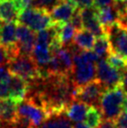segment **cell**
<instances>
[{"label":"cell","instance_id":"27","mask_svg":"<svg viewBox=\"0 0 127 128\" xmlns=\"http://www.w3.org/2000/svg\"><path fill=\"white\" fill-rule=\"evenodd\" d=\"M114 122L116 128H127V111L122 110Z\"/></svg>","mask_w":127,"mask_h":128},{"label":"cell","instance_id":"24","mask_svg":"<svg viewBox=\"0 0 127 128\" xmlns=\"http://www.w3.org/2000/svg\"><path fill=\"white\" fill-rule=\"evenodd\" d=\"M86 124L92 128H97L102 122V114L94 106H90L85 118Z\"/></svg>","mask_w":127,"mask_h":128},{"label":"cell","instance_id":"6","mask_svg":"<svg viewBox=\"0 0 127 128\" xmlns=\"http://www.w3.org/2000/svg\"><path fill=\"white\" fill-rule=\"evenodd\" d=\"M105 33L108 38L111 50L127 59V28L118 22L105 26Z\"/></svg>","mask_w":127,"mask_h":128},{"label":"cell","instance_id":"19","mask_svg":"<svg viewBox=\"0 0 127 128\" xmlns=\"http://www.w3.org/2000/svg\"><path fill=\"white\" fill-rule=\"evenodd\" d=\"M97 17L100 24L105 27L116 22L119 19V14L115 5H110L97 8Z\"/></svg>","mask_w":127,"mask_h":128},{"label":"cell","instance_id":"34","mask_svg":"<svg viewBox=\"0 0 127 128\" xmlns=\"http://www.w3.org/2000/svg\"><path fill=\"white\" fill-rule=\"evenodd\" d=\"M0 128H16L15 124H4L0 122Z\"/></svg>","mask_w":127,"mask_h":128},{"label":"cell","instance_id":"16","mask_svg":"<svg viewBox=\"0 0 127 128\" xmlns=\"http://www.w3.org/2000/svg\"><path fill=\"white\" fill-rule=\"evenodd\" d=\"M20 10L13 0H0V20L4 22H18Z\"/></svg>","mask_w":127,"mask_h":128},{"label":"cell","instance_id":"38","mask_svg":"<svg viewBox=\"0 0 127 128\" xmlns=\"http://www.w3.org/2000/svg\"><path fill=\"white\" fill-rule=\"evenodd\" d=\"M0 21H1V20H0Z\"/></svg>","mask_w":127,"mask_h":128},{"label":"cell","instance_id":"36","mask_svg":"<svg viewBox=\"0 0 127 128\" xmlns=\"http://www.w3.org/2000/svg\"><path fill=\"white\" fill-rule=\"evenodd\" d=\"M125 100L127 101V94H126V96H125Z\"/></svg>","mask_w":127,"mask_h":128},{"label":"cell","instance_id":"13","mask_svg":"<svg viewBox=\"0 0 127 128\" xmlns=\"http://www.w3.org/2000/svg\"><path fill=\"white\" fill-rule=\"evenodd\" d=\"M17 106L14 100L10 97L0 99V122L15 124L18 120Z\"/></svg>","mask_w":127,"mask_h":128},{"label":"cell","instance_id":"25","mask_svg":"<svg viewBox=\"0 0 127 128\" xmlns=\"http://www.w3.org/2000/svg\"><path fill=\"white\" fill-rule=\"evenodd\" d=\"M62 0H32L31 7L50 12Z\"/></svg>","mask_w":127,"mask_h":128},{"label":"cell","instance_id":"9","mask_svg":"<svg viewBox=\"0 0 127 128\" xmlns=\"http://www.w3.org/2000/svg\"><path fill=\"white\" fill-rule=\"evenodd\" d=\"M35 31L24 24L17 26V50L18 54L31 55L36 42Z\"/></svg>","mask_w":127,"mask_h":128},{"label":"cell","instance_id":"26","mask_svg":"<svg viewBox=\"0 0 127 128\" xmlns=\"http://www.w3.org/2000/svg\"><path fill=\"white\" fill-rule=\"evenodd\" d=\"M71 24L73 25L77 31L78 30H80V29L83 28V24H82V18H81V15H80V8H77L75 13L73 14L71 20L69 21Z\"/></svg>","mask_w":127,"mask_h":128},{"label":"cell","instance_id":"2","mask_svg":"<svg viewBox=\"0 0 127 128\" xmlns=\"http://www.w3.org/2000/svg\"><path fill=\"white\" fill-rule=\"evenodd\" d=\"M8 68L11 75L18 76L28 83L40 78L38 66L31 55L15 54L10 58Z\"/></svg>","mask_w":127,"mask_h":128},{"label":"cell","instance_id":"11","mask_svg":"<svg viewBox=\"0 0 127 128\" xmlns=\"http://www.w3.org/2000/svg\"><path fill=\"white\" fill-rule=\"evenodd\" d=\"M77 8H78L73 0H62V2H60L50 12V15L53 24H64L69 22Z\"/></svg>","mask_w":127,"mask_h":128},{"label":"cell","instance_id":"4","mask_svg":"<svg viewBox=\"0 0 127 128\" xmlns=\"http://www.w3.org/2000/svg\"><path fill=\"white\" fill-rule=\"evenodd\" d=\"M18 22L35 32L49 28L53 24L52 17L48 11L32 7L25 8L20 11Z\"/></svg>","mask_w":127,"mask_h":128},{"label":"cell","instance_id":"8","mask_svg":"<svg viewBox=\"0 0 127 128\" xmlns=\"http://www.w3.org/2000/svg\"><path fill=\"white\" fill-rule=\"evenodd\" d=\"M96 76L99 82L108 89L122 82V73L112 68L104 58H101L96 63Z\"/></svg>","mask_w":127,"mask_h":128},{"label":"cell","instance_id":"29","mask_svg":"<svg viewBox=\"0 0 127 128\" xmlns=\"http://www.w3.org/2000/svg\"><path fill=\"white\" fill-rule=\"evenodd\" d=\"M73 2L75 3V5L77 6L78 8L81 10V8H84L94 6V0H73Z\"/></svg>","mask_w":127,"mask_h":128},{"label":"cell","instance_id":"12","mask_svg":"<svg viewBox=\"0 0 127 128\" xmlns=\"http://www.w3.org/2000/svg\"><path fill=\"white\" fill-rule=\"evenodd\" d=\"M17 26V22H4L2 25H0V46L8 50L16 48Z\"/></svg>","mask_w":127,"mask_h":128},{"label":"cell","instance_id":"35","mask_svg":"<svg viewBox=\"0 0 127 128\" xmlns=\"http://www.w3.org/2000/svg\"><path fill=\"white\" fill-rule=\"evenodd\" d=\"M22 4H24V8L31 7L32 0H22Z\"/></svg>","mask_w":127,"mask_h":128},{"label":"cell","instance_id":"7","mask_svg":"<svg viewBox=\"0 0 127 128\" xmlns=\"http://www.w3.org/2000/svg\"><path fill=\"white\" fill-rule=\"evenodd\" d=\"M17 112L18 116L26 119L34 128H38L49 117L46 110L27 99H24L21 103L18 104Z\"/></svg>","mask_w":127,"mask_h":128},{"label":"cell","instance_id":"21","mask_svg":"<svg viewBox=\"0 0 127 128\" xmlns=\"http://www.w3.org/2000/svg\"><path fill=\"white\" fill-rule=\"evenodd\" d=\"M94 52L97 54L100 58L108 57V55L111 52V46L108 40V38L106 34L95 38L94 45Z\"/></svg>","mask_w":127,"mask_h":128},{"label":"cell","instance_id":"37","mask_svg":"<svg viewBox=\"0 0 127 128\" xmlns=\"http://www.w3.org/2000/svg\"><path fill=\"white\" fill-rule=\"evenodd\" d=\"M27 128H34V127H32V126H31V127H27Z\"/></svg>","mask_w":127,"mask_h":128},{"label":"cell","instance_id":"31","mask_svg":"<svg viewBox=\"0 0 127 128\" xmlns=\"http://www.w3.org/2000/svg\"><path fill=\"white\" fill-rule=\"evenodd\" d=\"M97 128H116L114 121L111 120H103Z\"/></svg>","mask_w":127,"mask_h":128},{"label":"cell","instance_id":"32","mask_svg":"<svg viewBox=\"0 0 127 128\" xmlns=\"http://www.w3.org/2000/svg\"><path fill=\"white\" fill-rule=\"evenodd\" d=\"M120 84H122V87L124 92L127 94V69L122 73V78Z\"/></svg>","mask_w":127,"mask_h":128},{"label":"cell","instance_id":"22","mask_svg":"<svg viewBox=\"0 0 127 128\" xmlns=\"http://www.w3.org/2000/svg\"><path fill=\"white\" fill-rule=\"evenodd\" d=\"M7 64L0 66V99L8 97V94H10L11 74Z\"/></svg>","mask_w":127,"mask_h":128},{"label":"cell","instance_id":"14","mask_svg":"<svg viewBox=\"0 0 127 128\" xmlns=\"http://www.w3.org/2000/svg\"><path fill=\"white\" fill-rule=\"evenodd\" d=\"M29 83L22 78L11 75L10 83V94L8 97L14 100L16 103H21L24 99L26 92L28 91Z\"/></svg>","mask_w":127,"mask_h":128},{"label":"cell","instance_id":"20","mask_svg":"<svg viewBox=\"0 0 127 128\" xmlns=\"http://www.w3.org/2000/svg\"><path fill=\"white\" fill-rule=\"evenodd\" d=\"M54 24L57 29V36L63 44V46H68L73 41V38L77 30L73 27V25L70 22H66L64 24Z\"/></svg>","mask_w":127,"mask_h":128},{"label":"cell","instance_id":"1","mask_svg":"<svg viewBox=\"0 0 127 128\" xmlns=\"http://www.w3.org/2000/svg\"><path fill=\"white\" fill-rule=\"evenodd\" d=\"M124 100L125 92L120 82L114 87L106 89L103 92L100 99V110L105 120H116L122 111Z\"/></svg>","mask_w":127,"mask_h":128},{"label":"cell","instance_id":"5","mask_svg":"<svg viewBox=\"0 0 127 128\" xmlns=\"http://www.w3.org/2000/svg\"><path fill=\"white\" fill-rule=\"evenodd\" d=\"M106 90V87L97 78H95L84 85L76 87L74 100L96 107V105L100 103L101 96Z\"/></svg>","mask_w":127,"mask_h":128},{"label":"cell","instance_id":"15","mask_svg":"<svg viewBox=\"0 0 127 128\" xmlns=\"http://www.w3.org/2000/svg\"><path fill=\"white\" fill-rule=\"evenodd\" d=\"M89 108H90V106L87 104L74 100L66 108V114L68 117V119L71 121L75 122H83L85 120Z\"/></svg>","mask_w":127,"mask_h":128},{"label":"cell","instance_id":"23","mask_svg":"<svg viewBox=\"0 0 127 128\" xmlns=\"http://www.w3.org/2000/svg\"><path fill=\"white\" fill-rule=\"evenodd\" d=\"M106 61L112 68L122 73H124L127 69V59L115 52L111 50V52L106 57Z\"/></svg>","mask_w":127,"mask_h":128},{"label":"cell","instance_id":"30","mask_svg":"<svg viewBox=\"0 0 127 128\" xmlns=\"http://www.w3.org/2000/svg\"><path fill=\"white\" fill-rule=\"evenodd\" d=\"M116 2V0H94V6L96 8L102 7H106V6H110Z\"/></svg>","mask_w":127,"mask_h":128},{"label":"cell","instance_id":"17","mask_svg":"<svg viewBox=\"0 0 127 128\" xmlns=\"http://www.w3.org/2000/svg\"><path fill=\"white\" fill-rule=\"evenodd\" d=\"M95 41V36L88 31L87 29L82 28L80 30L76 31L73 41L77 46L83 50H91L94 48Z\"/></svg>","mask_w":127,"mask_h":128},{"label":"cell","instance_id":"10","mask_svg":"<svg viewBox=\"0 0 127 128\" xmlns=\"http://www.w3.org/2000/svg\"><path fill=\"white\" fill-rule=\"evenodd\" d=\"M80 15L82 18L83 28L92 33L95 38L105 35V28L98 20L97 8L94 6L84 8L80 10Z\"/></svg>","mask_w":127,"mask_h":128},{"label":"cell","instance_id":"18","mask_svg":"<svg viewBox=\"0 0 127 128\" xmlns=\"http://www.w3.org/2000/svg\"><path fill=\"white\" fill-rule=\"evenodd\" d=\"M70 121L66 112L50 114L46 121L38 128H72Z\"/></svg>","mask_w":127,"mask_h":128},{"label":"cell","instance_id":"3","mask_svg":"<svg viewBox=\"0 0 127 128\" xmlns=\"http://www.w3.org/2000/svg\"><path fill=\"white\" fill-rule=\"evenodd\" d=\"M73 58V82L76 87L82 86L95 80L96 64L89 62L84 50H80L72 54Z\"/></svg>","mask_w":127,"mask_h":128},{"label":"cell","instance_id":"33","mask_svg":"<svg viewBox=\"0 0 127 128\" xmlns=\"http://www.w3.org/2000/svg\"><path fill=\"white\" fill-rule=\"evenodd\" d=\"M72 128H92V127H90L87 124H84V122H77Z\"/></svg>","mask_w":127,"mask_h":128},{"label":"cell","instance_id":"28","mask_svg":"<svg viewBox=\"0 0 127 128\" xmlns=\"http://www.w3.org/2000/svg\"><path fill=\"white\" fill-rule=\"evenodd\" d=\"M10 58V54L8 49L0 46V66L4 64H7L8 63V60Z\"/></svg>","mask_w":127,"mask_h":128}]
</instances>
